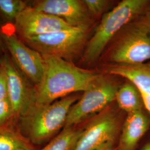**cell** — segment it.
I'll return each mask as SVG.
<instances>
[{
  "mask_svg": "<svg viewBox=\"0 0 150 150\" xmlns=\"http://www.w3.org/2000/svg\"><path fill=\"white\" fill-rule=\"evenodd\" d=\"M45 62L43 77L33 88V102L48 105L85 91L100 75L93 70H87L59 57L42 55Z\"/></svg>",
  "mask_w": 150,
  "mask_h": 150,
  "instance_id": "1",
  "label": "cell"
},
{
  "mask_svg": "<svg viewBox=\"0 0 150 150\" xmlns=\"http://www.w3.org/2000/svg\"><path fill=\"white\" fill-rule=\"evenodd\" d=\"M80 98L76 93L48 105L31 103L18 116L21 134L35 144L45 142L64 128L71 108Z\"/></svg>",
  "mask_w": 150,
  "mask_h": 150,
  "instance_id": "2",
  "label": "cell"
},
{
  "mask_svg": "<svg viewBox=\"0 0 150 150\" xmlns=\"http://www.w3.org/2000/svg\"><path fill=\"white\" fill-rule=\"evenodd\" d=\"M147 0H123L105 13L82 54L83 60L94 63L101 56L107 45L129 22L145 13Z\"/></svg>",
  "mask_w": 150,
  "mask_h": 150,
  "instance_id": "3",
  "label": "cell"
},
{
  "mask_svg": "<svg viewBox=\"0 0 150 150\" xmlns=\"http://www.w3.org/2000/svg\"><path fill=\"white\" fill-rule=\"evenodd\" d=\"M107 53L108 64H139L150 61V20L144 15L125 26Z\"/></svg>",
  "mask_w": 150,
  "mask_h": 150,
  "instance_id": "4",
  "label": "cell"
},
{
  "mask_svg": "<svg viewBox=\"0 0 150 150\" xmlns=\"http://www.w3.org/2000/svg\"><path fill=\"white\" fill-rule=\"evenodd\" d=\"M111 75L100 74L71 107L64 127H76L111 105L119 86Z\"/></svg>",
  "mask_w": 150,
  "mask_h": 150,
  "instance_id": "5",
  "label": "cell"
},
{
  "mask_svg": "<svg viewBox=\"0 0 150 150\" xmlns=\"http://www.w3.org/2000/svg\"><path fill=\"white\" fill-rule=\"evenodd\" d=\"M89 29L71 28L37 37L21 39L42 55L54 56L74 62L85 48Z\"/></svg>",
  "mask_w": 150,
  "mask_h": 150,
  "instance_id": "6",
  "label": "cell"
},
{
  "mask_svg": "<svg viewBox=\"0 0 150 150\" xmlns=\"http://www.w3.org/2000/svg\"><path fill=\"white\" fill-rule=\"evenodd\" d=\"M122 125L118 112L107 107L82 129L74 150H99L113 146Z\"/></svg>",
  "mask_w": 150,
  "mask_h": 150,
  "instance_id": "7",
  "label": "cell"
},
{
  "mask_svg": "<svg viewBox=\"0 0 150 150\" xmlns=\"http://www.w3.org/2000/svg\"><path fill=\"white\" fill-rule=\"evenodd\" d=\"M3 41L20 71L35 86L42 80L45 62L42 54L28 47L14 33L2 32Z\"/></svg>",
  "mask_w": 150,
  "mask_h": 150,
  "instance_id": "8",
  "label": "cell"
},
{
  "mask_svg": "<svg viewBox=\"0 0 150 150\" xmlns=\"http://www.w3.org/2000/svg\"><path fill=\"white\" fill-rule=\"evenodd\" d=\"M14 22L15 31L20 39L73 28L59 18L38 11L32 6L27 7L22 11Z\"/></svg>",
  "mask_w": 150,
  "mask_h": 150,
  "instance_id": "9",
  "label": "cell"
},
{
  "mask_svg": "<svg viewBox=\"0 0 150 150\" xmlns=\"http://www.w3.org/2000/svg\"><path fill=\"white\" fill-rule=\"evenodd\" d=\"M38 11L57 17L74 28L90 29L91 15L83 1L41 0L33 2Z\"/></svg>",
  "mask_w": 150,
  "mask_h": 150,
  "instance_id": "10",
  "label": "cell"
},
{
  "mask_svg": "<svg viewBox=\"0 0 150 150\" xmlns=\"http://www.w3.org/2000/svg\"><path fill=\"white\" fill-rule=\"evenodd\" d=\"M1 63L5 69L8 87V98L13 115L18 116L24 110L33 102V88L28 85L15 65L9 57L5 56Z\"/></svg>",
  "mask_w": 150,
  "mask_h": 150,
  "instance_id": "11",
  "label": "cell"
},
{
  "mask_svg": "<svg viewBox=\"0 0 150 150\" xmlns=\"http://www.w3.org/2000/svg\"><path fill=\"white\" fill-rule=\"evenodd\" d=\"M104 74L125 78L139 90L144 107L150 116V61L139 64H110L103 67Z\"/></svg>",
  "mask_w": 150,
  "mask_h": 150,
  "instance_id": "12",
  "label": "cell"
},
{
  "mask_svg": "<svg viewBox=\"0 0 150 150\" xmlns=\"http://www.w3.org/2000/svg\"><path fill=\"white\" fill-rule=\"evenodd\" d=\"M150 125V120L142 110L127 113L121 127L117 150H135Z\"/></svg>",
  "mask_w": 150,
  "mask_h": 150,
  "instance_id": "13",
  "label": "cell"
},
{
  "mask_svg": "<svg viewBox=\"0 0 150 150\" xmlns=\"http://www.w3.org/2000/svg\"><path fill=\"white\" fill-rule=\"evenodd\" d=\"M115 101L119 108L127 113L142 110L144 107L139 90L132 82L128 80L119 87Z\"/></svg>",
  "mask_w": 150,
  "mask_h": 150,
  "instance_id": "14",
  "label": "cell"
},
{
  "mask_svg": "<svg viewBox=\"0 0 150 150\" xmlns=\"http://www.w3.org/2000/svg\"><path fill=\"white\" fill-rule=\"evenodd\" d=\"M0 150H33L29 141L13 129L0 126Z\"/></svg>",
  "mask_w": 150,
  "mask_h": 150,
  "instance_id": "15",
  "label": "cell"
},
{
  "mask_svg": "<svg viewBox=\"0 0 150 150\" xmlns=\"http://www.w3.org/2000/svg\"><path fill=\"white\" fill-rule=\"evenodd\" d=\"M82 131V129L75 127H64L59 134L40 150H74Z\"/></svg>",
  "mask_w": 150,
  "mask_h": 150,
  "instance_id": "16",
  "label": "cell"
},
{
  "mask_svg": "<svg viewBox=\"0 0 150 150\" xmlns=\"http://www.w3.org/2000/svg\"><path fill=\"white\" fill-rule=\"evenodd\" d=\"M28 6L22 0H0V14L8 21H15L16 18Z\"/></svg>",
  "mask_w": 150,
  "mask_h": 150,
  "instance_id": "17",
  "label": "cell"
},
{
  "mask_svg": "<svg viewBox=\"0 0 150 150\" xmlns=\"http://www.w3.org/2000/svg\"><path fill=\"white\" fill-rule=\"evenodd\" d=\"M88 13L91 16H101L106 11L110 3L107 0H83Z\"/></svg>",
  "mask_w": 150,
  "mask_h": 150,
  "instance_id": "18",
  "label": "cell"
},
{
  "mask_svg": "<svg viewBox=\"0 0 150 150\" xmlns=\"http://www.w3.org/2000/svg\"><path fill=\"white\" fill-rule=\"evenodd\" d=\"M13 116L12 108L8 98L0 101V126H4Z\"/></svg>",
  "mask_w": 150,
  "mask_h": 150,
  "instance_id": "19",
  "label": "cell"
},
{
  "mask_svg": "<svg viewBox=\"0 0 150 150\" xmlns=\"http://www.w3.org/2000/svg\"><path fill=\"white\" fill-rule=\"evenodd\" d=\"M8 98L7 79L5 69L0 63V101Z\"/></svg>",
  "mask_w": 150,
  "mask_h": 150,
  "instance_id": "20",
  "label": "cell"
},
{
  "mask_svg": "<svg viewBox=\"0 0 150 150\" xmlns=\"http://www.w3.org/2000/svg\"><path fill=\"white\" fill-rule=\"evenodd\" d=\"M144 15H145L149 20H150V4L149 5L148 7H147V8L146 11H145Z\"/></svg>",
  "mask_w": 150,
  "mask_h": 150,
  "instance_id": "21",
  "label": "cell"
},
{
  "mask_svg": "<svg viewBox=\"0 0 150 150\" xmlns=\"http://www.w3.org/2000/svg\"><path fill=\"white\" fill-rule=\"evenodd\" d=\"M3 39H2V32H0V56H1V54L2 51V42H3ZM1 59L0 58V63H1Z\"/></svg>",
  "mask_w": 150,
  "mask_h": 150,
  "instance_id": "22",
  "label": "cell"
},
{
  "mask_svg": "<svg viewBox=\"0 0 150 150\" xmlns=\"http://www.w3.org/2000/svg\"><path fill=\"white\" fill-rule=\"evenodd\" d=\"M99 150H114L113 146H110L103 148V149H101Z\"/></svg>",
  "mask_w": 150,
  "mask_h": 150,
  "instance_id": "23",
  "label": "cell"
},
{
  "mask_svg": "<svg viewBox=\"0 0 150 150\" xmlns=\"http://www.w3.org/2000/svg\"><path fill=\"white\" fill-rule=\"evenodd\" d=\"M142 150H150V143L146 145Z\"/></svg>",
  "mask_w": 150,
  "mask_h": 150,
  "instance_id": "24",
  "label": "cell"
}]
</instances>
